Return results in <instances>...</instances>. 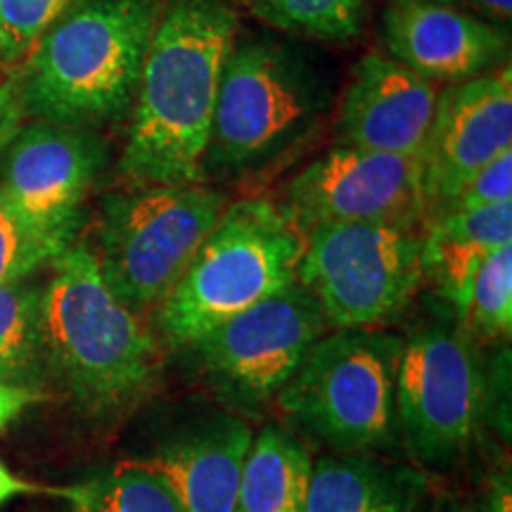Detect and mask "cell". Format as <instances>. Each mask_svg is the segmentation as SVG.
<instances>
[{
  "mask_svg": "<svg viewBox=\"0 0 512 512\" xmlns=\"http://www.w3.org/2000/svg\"><path fill=\"white\" fill-rule=\"evenodd\" d=\"M422 489L411 470L344 453L313 465L306 512H415Z\"/></svg>",
  "mask_w": 512,
  "mask_h": 512,
  "instance_id": "obj_18",
  "label": "cell"
},
{
  "mask_svg": "<svg viewBox=\"0 0 512 512\" xmlns=\"http://www.w3.org/2000/svg\"><path fill=\"white\" fill-rule=\"evenodd\" d=\"M36 399H41V394H38L36 389L12 387V384L0 382V430H3L5 425H10V422Z\"/></svg>",
  "mask_w": 512,
  "mask_h": 512,
  "instance_id": "obj_28",
  "label": "cell"
},
{
  "mask_svg": "<svg viewBox=\"0 0 512 512\" xmlns=\"http://www.w3.org/2000/svg\"><path fill=\"white\" fill-rule=\"evenodd\" d=\"M252 439L245 420L219 418L138 460L169 484L183 512H235Z\"/></svg>",
  "mask_w": 512,
  "mask_h": 512,
  "instance_id": "obj_16",
  "label": "cell"
},
{
  "mask_svg": "<svg viewBox=\"0 0 512 512\" xmlns=\"http://www.w3.org/2000/svg\"><path fill=\"white\" fill-rule=\"evenodd\" d=\"M330 86L309 55L273 38H235L221 69L204 178L266 169L316 131Z\"/></svg>",
  "mask_w": 512,
  "mask_h": 512,
  "instance_id": "obj_4",
  "label": "cell"
},
{
  "mask_svg": "<svg viewBox=\"0 0 512 512\" xmlns=\"http://www.w3.org/2000/svg\"><path fill=\"white\" fill-rule=\"evenodd\" d=\"M422 238L387 223H335L306 233L297 280L328 325L373 328L392 318L422 283Z\"/></svg>",
  "mask_w": 512,
  "mask_h": 512,
  "instance_id": "obj_8",
  "label": "cell"
},
{
  "mask_svg": "<svg viewBox=\"0 0 512 512\" xmlns=\"http://www.w3.org/2000/svg\"><path fill=\"white\" fill-rule=\"evenodd\" d=\"M313 460L309 448L280 427L252 439L235 512H306Z\"/></svg>",
  "mask_w": 512,
  "mask_h": 512,
  "instance_id": "obj_19",
  "label": "cell"
},
{
  "mask_svg": "<svg viewBox=\"0 0 512 512\" xmlns=\"http://www.w3.org/2000/svg\"><path fill=\"white\" fill-rule=\"evenodd\" d=\"M451 3H456L458 8L472 12L477 17L494 19V24L510 22L512 15V0H451Z\"/></svg>",
  "mask_w": 512,
  "mask_h": 512,
  "instance_id": "obj_29",
  "label": "cell"
},
{
  "mask_svg": "<svg viewBox=\"0 0 512 512\" xmlns=\"http://www.w3.org/2000/svg\"><path fill=\"white\" fill-rule=\"evenodd\" d=\"M401 347L399 337L370 328H342L318 337L278 394L280 411L339 453L392 448L399 439Z\"/></svg>",
  "mask_w": 512,
  "mask_h": 512,
  "instance_id": "obj_6",
  "label": "cell"
},
{
  "mask_svg": "<svg viewBox=\"0 0 512 512\" xmlns=\"http://www.w3.org/2000/svg\"><path fill=\"white\" fill-rule=\"evenodd\" d=\"M325 328L328 318L316 297L294 280L207 332L192 349L223 396L256 411L283 392Z\"/></svg>",
  "mask_w": 512,
  "mask_h": 512,
  "instance_id": "obj_10",
  "label": "cell"
},
{
  "mask_svg": "<svg viewBox=\"0 0 512 512\" xmlns=\"http://www.w3.org/2000/svg\"><path fill=\"white\" fill-rule=\"evenodd\" d=\"M81 0H0V57L19 62Z\"/></svg>",
  "mask_w": 512,
  "mask_h": 512,
  "instance_id": "obj_25",
  "label": "cell"
},
{
  "mask_svg": "<svg viewBox=\"0 0 512 512\" xmlns=\"http://www.w3.org/2000/svg\"><path fill=\"white\" fill-rule=\"evenodd\" d=\"M437 98V83L394 57L370 53L356 64L339 107V143L358 150L420 155Z\"/></svg>",
  "mask_w": 512,
  "mask_h": 512,
  "instance_id": "obj_15",
  "label": "cell"
},
{
  "mask_svg": "<svg viewBox=\"0 0 512 512\" xmlns=\"http://www.w3.org/2000/svg\"><path fill=\"white\" fill-rule=\"evenodd\" d=\"M110 147L93 128L36 121L19 128L0 159V197L43 233L72 242L81 202L105 169Z\"/></svg>",
  "mask_w": 512,
  "mask_h": 512,
  "instance_id": "obj_12",
  "label": "cell"
},
{
  "mask_svg": "<svg viewBox=\"0 0 512 512\" xmlns=\"http://www.w3.org/2000/svg\"><path fill=\"white\" fill-rule=\"evenodd\" d=\"M162 0H81L24 57L22 112L95 128L131 112Z\"/></svg>",
  "mask_w": 512,
  "mask_h": 512,
  "instance_id": "obj_2",
  "label": "cell"
},
{
  "mask_svg": "<svg viewBox=\"0 0 512 512\" xmlns=\"http://www.w3.org/2000/svg\"><path fill=\"white\" fill-rule=\"evenodd\" d=\"M512 150V74L460 81L437 98V110L420 150L427 209H439L463 185Z\"/></svg>",
  "mask_w": 512,
  "mask_h": 512,
  "instance_id": "obj_13",
  "label": "cell"
},
{
  "mask_svg": "<svg viewBox=\"0 0 512 512\" xmlns=\"http://www.w3.org/2000/svg\"><path fill=\"white\" fill-rule=\"evenodd\" d=\"M306 233L268 200L226 207L174 290L155 309L169 347H192L226 320L297 280Z\"/></svg>",
  "mask_w": 512,
  "mask_h": 512,
  "instance_id": "obj_5",
  "label": "cell"
},
{
  "mask_svg": "<svg viewBox=\"0 0 512 512\" xmlns=\"http://www.w3.org/2000/svg\"><path fill=\"white\" fill-rule=\"evenodd\" d=\"M434 512H477V510L472 508V505L460 503V501H444V503H439V508Z\"/></svg>",
  "mask_w": 512,
  "mask_h": 512,
  "instance_id": "obj_32",
  "label": "cell"
},
{
  "mask_svg": "<svg viewBox=\"0 0 512 512\" xmlns=\"http://www.w3.org/2000/svg\"><path fill=\"white\" fill-rule=\"evenodd\" d=\"M22 105H19L17 86H3L0 88V150H5L15 133L19 131V117H22Z\"/></svg>",
  "mask_w": 512,
  "mask_h": 512,
  "instance_id": "obj_27",
  "label": "cell"
},
{
  "mask_svg": "<svg viewBox=\"0 0 512 512\" xmlns=\"http://www.w3.org/2000/svg\"><path fill=\"white\" fill-rule=\"evenodd\" d=\"M238 38L228 0H171L147 48L119 169L133 188L200 185L221 69Z\"/></svg>",
  "mask_w": 512,
  "mask_h": 512,
  "instance_id": "obj_1",
  "label": "cell"
},
{
  "mask_svg": "<svg viewBox=\"0 0 512 512\" xmlns=\"http://www.w3.org/2000/svg\"><path fill=\"white\" fill-rule=\"evenodd\" d=\"M486 380L463 330L430 328L401 347L396 368V422L420 463L451 465L475 439Z\"/></svg>",
  "mask_w": 512,
  "mask_h": 512,
  "instance_id": "obj_9",
  "label": "cell"
},
{
  "mask_svg": "<svg viewBox=\"0 0 512 512\" xmlns=\"http://www.w3.org/2000/svg\"><path fill=\"white\" fill-rule=\"evenodd\" d=\"M508 202H512V150L503 152L494 162L479 169L451 200L441 204L437 216L458 214V211H477Z\"/></svg>",
  "mask_w": 512,
  "mask_h": 512,
  "instance_id": "obj_26",
  "label": "cell"
},
{
  "mask_svg": "<svg viewBox=\"0 0 512 512\" xmlns=\"http://www.w3.org/2000/svg\"><path fill=\"white\" fill-rule=\"evenodd\" d=\"M41 332V287L0 285V382L34 389L46 370Z\"/></svg>",
  "mask_w": 512,
  "mask_h": 512,
  "instance_id": "obj_20",
  "label": "cell"
},
{
  "mask_svg": "<svg viewBox=\"0 0 512 512\" xmlns=\"http://www.w3.org/2000/svg\"><path fill=\"white\" fill-rule=\"evenodd\" d=\"M389 57L430 81L460 83L498 67L508 34L451 0H389L382 12Z\"/></svg>",
  "mask_w": 512,
  "mask_h": 512,
  "instance_id": "obj_14",
  "label": "cell"
},
{
  "mask_svg": "<svg viewBox=\"0 0 512 512\" xmlns=\"http://www.w3.org/2000/svg\"><path fill=\"white\" fill-rule=\"evenodd\" d=\"M69 245L72 242L31 226L0 197V285L24 280Z\"/></svg>",
  "mask_w": 512,
  "mask_h": 512,
  "instance_id": "obj_24",
  "label": "cell"
},
{
  "mask_svg": "<svg viewBox=\"0 0 512 512\" xmlns=\"http://www.w3.org/2000/svg\"><path fill=\"white\" fill-rule=\"evenodd\" d=\"M484 512H512V482L510 475H498L489 486Z\"/></svg>",
  "mask_w": 512,
  "mask_h": 512,
  "instance_id": "obj_30",
  "label": "cell"
},
{
  "mask_svg": "<svg viewBox=\"0 0 512 512\" xmlns=\"http://www.w3.org/2000/svg\"><path fill=\"white\" fill-rule=\"evenodd\" d=\"M467 337L508 339L512 330V245L482 261L458 313Z\"/></svg>",
  "mask_w": 512,
  "mask_h": 512,
  "instance_id": "obj_23",
  "label": "cell"
},
{
  "mask_svg": "<svg viewBox=\"0 0 512 512\" xmlns=\"http://www.w3.org/2000/svg\"><path fill=\"white\" fill-rule=\"evenodd\" d=\"M283 209L304 233L335 223L413 228L427 211L420 155L342 145L294 178Z\"/></svg>",
  "mask_w": 512,
  "mask_h": 512,
  "instance_id": "obj_11",
  "label": "cell"
},
{
  "mask_svg": "<svg viewBox=\"0 0 512 512\" xmlns=\"http://www.w3.org/2000/svg\"><path fill=\"white\" fill-rule=\"evenodd\" d=\"M41 332L48 366L86 411H126L157 382L155 332L112 292L91 249L69 245L53 259L41 290Z\"/></svg>",
  "mask_w": 512,
  "mask_h": 512,
  "instance_id": "obj_3",
  "label": "cell"
},
{
  "mask_svg": "<svg viewBox=\"0 0 512 512\" xmlns=\"http://www.w3.org/2000/svg\"><path fill=\"white\" fill-rule=\"evenodd\" d=\"M505 245H512V202L439 214L422 238V275H430L460 313L477 268Z\"/></svg>",
  "mask_w": 512,
  "mask_h": 512,
  "instance_id": "obj_17",
  "label": "cell"
},
{
  "mask_svg": "<svg viewBox=\"0 0 512 512\" xmlns=\"http://www.w3.org/2000/svg\"><path fill=\"white\" fill-rule=\"evenodd\" d=\"M57 494L74 512H183L169 484L140 460H126Z\"/></svg>",
  "mask_w": 512,
  "mask_h": 512,
  "instance_id": "obj_21",
  "label": "cell"
},
{
  "mask_svg": "<svg viewBox=\"0 0 512 512\" xmlns=\"http://www.w3.org/2000/svg\"><path fill=\"white\" fill-rule=\"evenodd\" d=\"M226 211V195L204 185H143L102 200V278L128 309H157Z\"/></svg>",
  "mask_w": 512,
  "mask_h": 512,
  "instance_id": "obj_7",
  "label": "cell"
},
{
  "mask_svg": "<svg viewBox=\"0 0 512 512\" xmlns=\"http://www.w3.org/2000/svg\"><path fill=\"white\" fill-rule=\"evenodd\" d=\"M31 491H36L34 484L24 482V479H17L12 472L0 463V505L5 501H10V498H15L19 494H31Z\"/></svg>",
  "mask_w": 512,
  "mask_h": 512,
  "instance_id": "obj_31",
  "label": "cell"
},
{
  "mask_svg": "<svg viewBox=\"0 0 512 512\" xmlns=\"http://www.w3.org/2000/svg\"><path fill=\"white\" fill-rule=\"evenodd\" d=\"M242 5L273 29L342 43L361 31L366 0H242Z\"/></svg>",
  "mask_w": 512,
  "mask_h": 512,
  "instance_id": "obj_22",
  "label": "cell"
}]
</instances>
